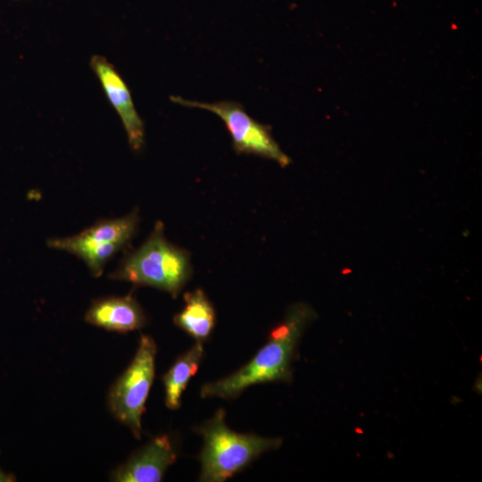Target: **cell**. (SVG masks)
Here are the masks:
<instances>
[{
  "label": "cell",
  "mask_w": 482,
  "mask_h": 482,
  "mask_svg": "<svg viewBox=\"0 0 482 482\" xmlns=\"http://www.w3.org/2000/svg\"><path fill=\"white\" fill-rule=\"evenodd\" d=\"M316 317L315 311L307 303L291 305L283 320L270 330L267 342L256 354L228 377L203 385L201 397L233 399L254 385L289 381L298 341Z\"/></svg>",
  "instance_id": "cell-1"
},
{
  "label": "cell",
  "mask_w": 482,
  "mask_h": 482,
  "mask_svg": "<svg viewBox=\"0 0 482 482\" xmlns=\"http://www.w3.org/2000/svg\"><path fill=\"white\" fill-rule=\"evenodd\" d=\"M192 271L188 252L166 239L163 223L158 220L145 243L125 256L109 277L155 287L175 298L190 279Z\"/></svg>",
  "instance_id": "cell-2"
},
{
  "label": "cell",
  "mask_w": 482,
  "mask_h": 482,
  "mask_svg": "<svg viewBox=\"0 0 482 482\" xmlns=\"http://www.w3.org/2000/svg\"><path fill=\"white\" fill-rule=\"evenodd\" d=\"M226 413L219 409L212 418L196 428L203 437L200 453V481L223 482L247 467L265 452L282 445L279 437H264L231 430L225 421Z\"/></svg>",
  "instance_id": "cell-3"
},
{
  "label": "cell",
  "mask_w": 482,
  "mask_h": 482,
  "mask_svg": "<svg viewBox=\"0 0 482 482\" xmlns=\"http://www.w3.org/2000/svg\"><path fill=\"white\" fill-rule=\"evenodd\" d=\"M156 352L154 340L150 336L142 335L132 362L114 382L108 395L111 412L137 438L141 437V419L154 378Z\"/></svg>",
  "instance_id": "cell-4"
},
{
  "label": "cell",
  "mask_w": 482,
  "mask_h": 482,
  "mask_svg": "<svg viewBox=\"0 0 482 482\" xmlns=\"http://www.w3.org/2000/svg\"><path fill=\"white\" fill-rule=\"evenodd\" d=\"M138 222L136 209L120 218L99 220L74 236L49 239L47 245L76 255L99 277L108 261L131 240Z\"/></svg>",
  "instance_id": "cell-5"
},
{
  "label": "cell",
  "mask_w": 482,
  "mask_h": 482,
  "mask_svg": "<svg viewBox=\"0 0 482 482\" xmlns=\"http://www.w3.org/2000/svg\"><path fill=\"white\" fill-rule=\"evenodd\" d=\"M171 100L181 105L206 110L219 116L229 132L233 148L237 154H253L273 160L281 167L290 163L289 157L273 138L270 127L253 120L240 104L234 101L204 103L179 96L171 97Z\"/></svg>",
  "instance_id": "cell-6"
},
{
  "label": "cell",
  "mask_w": 482,
  "mask_h": 482,
  "mask_svg": "<svg viewBox=\"0 0 482 482\" xmlns=\"http://www.w3.org/2000/svg\"><path fill=\"white\" fill-rule=\"evenodd\" d=\"M90 67L117 112L130 147L134 151L141 150L145 144L144 123L136 110L126 82L104 56L93 55L90 59Z\"/></svg>",
  "instance_id": "cell-7"
},
{
  "label": "cell",
  "mask_w": 482,
  "mask_h": 482,
  "mask_svg": "<svg viewBox=\"0 0 482 482\" xmlns=\"http://www.w3.org/2000/svg\"><path fill=\"white\" fill-rule=\"evenodd\" d=\"M177 453L167 435L152 439L124 464L115 469L111 480L118 482H158L176 461Z\"/></svg>",
  "instance_id": "cell-8"
},
{
  "label": "cell",
  "mask_w": 482,
  "mask_h": 482,
  "mask_svg": "<svg viewBox=\"0 0 482 482\" xmlns=\"http://www.w3.org/2000/svg\"><path fill=\"white\" fill-rule=\"evenodd\" d=\"M85 320L94 326L120 333L139 329L146 324L142 307L131 295L96 300L87 311Z\"/></svg>",
  "instance_id": "cell-9"
},
{
  "label": "cell",
  "mask_w": 482,
  "mask_h": 482,
  "mask_svg": "<svg viewBox=\"0 0 482 482\" xmlns=\"http://www.w3.org/2000/svg\"><path fill=\"white\" fill-rule=\"evenodd\" d=\"M184 300L185 306L175 314L173 322L195 341L203 343L214 328V307L200 288L186 293Z\"/></svg>",
  "instance_id": "cell-10"
},
{
  "label": "cell",
  "mask_w": 482,
  "mask_h": 482,
  "mask_svg": "<svg viewBox=\"0 0 482 482\" xmlns=\"http://www.w3.org/2000/svg\"><path fill=\"white\" fill-rule=\"evenodd\" d=\"M203 356V344L196 341L190 349L178 357L163 375L165 404L170 410H177L180 407L181 395L190 378L197 372Z\"/></svg>",
  "instance_id": "cell-11"
},
{
  "label": "cell",
  "mask_w": 482,
  "mask_h": 482,
  "mask_svg": "<svg viewBox=\"0 0 482 482\" xmlns=\"http://www.w3.org/2000/svg\"><path fill=\"white\" fill-rule=\"evenodd\" d=\"M16 480V478L8 472L3 470L0 467V482H13Z\"/></svg>",
  "instance_id": "cell-12"
}]
</instances>
